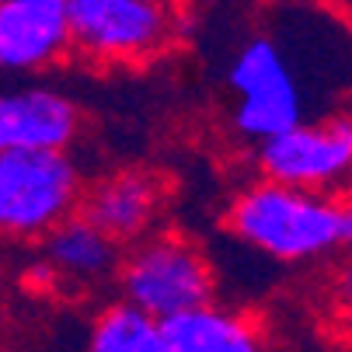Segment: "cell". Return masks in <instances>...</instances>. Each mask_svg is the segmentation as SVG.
<instances>
[{
	"label": "cell",
	"mask_w": 352,
	"mask_h": 352,
	"mask_svg": "<svg viewBox=\"0 0 352 352\" xmlns=\"http://www.w3.org/2000/svg\"><path fill=\"white\" fill-rule=\"evenodd\" d=\"M84 352H168L164 324L119 296L94 314Z\"/></svg>",
	"instance_id": "12"
},
{
	"label": "cell",
	"mask_w": 352,
	"mask_h": 352,
	"mask_svg": "<svg viewBox=\"0 0 352 352\" xmlns=\"http://www.w3.org/2000/svg\"><path fill=\"white\" fill-rule=\"evenodd\" d=\"M45 269L53 272V286H77L91 289L116 276L122 244L112 241L102 227H94L87 217L70 213L60 220L45 237Z\"/></svg>",
	"instance_id": "10"
},
{
	"label": "cell",
	"mask_w": 352,
	"mask_h": 352,
	"mask_svg": "<svg viewBox=\"0 0 352 352\" xmlns=\"http://www.w3.org/2000/svg\"><path fill=\"white\" fill-rule=\"evenodd\" d=\"M70 56L67 0H0V80L42 77Z\"/></svg>",
	"instance_id": "7"
},
{
	"label": "cell",
	"mask_w": 352,
	"mask_h": 352,
	"mask_svg": "<svg viewBox=\"0 0 352 352\" xmlns=\"http://www.w3.org/2000/svg\"><path fill=\"white\" fill-rule=\"evenodd\" d=\"M161 210H164V185L150 171H136V168H122L98 178L94 185H84L80 206H77L80 217H87L94 227H102L122 248L154 230Z\"/></svg>",
	"instance_id": "9"
},
{
	"label": "cell",
	"mask_w": 352,
	"mask_h": 352,
	"mask_svg": "<svg viewBox=\"0 0 352 352\" xmlns=\"http://www.w3.org/2000/svg\"><path fill=\"white\" fill-rule=\"evenodd\" d=\"M227 91L234 98L230 126L237 140L251 146L311 119L307 84L283 42L269 32H258L237 45L227 63Z\"/></svg>",
	"instance_id": "2"
},
{
	"label": "cell",
	"mask_w": 352,
	"mask_h": 352,
	"mask_svg": "<svg viewBox=\"0 0 352 352\" xmlns=\"http://www.w3.org/2000/svg\"><path fill=\"white\" fill-rule=\"evenodd\" d=\"M80 133L77 102L38 80H0V154L4 150L56 146L70 150Z\"/></svg>",
	"instance_id": "8"
},
{
	"label": "cell",
	"mask_w": 352,
	"mask_h": 352,
	"mask_svg": "<svg viewBox=\"0 0 352 352\" xmlns=\"http://www.w3.org/2000/svg\"><path fill=\"white\" fill-rule=\"evenodd\" d=\"M70 53L98 67L154 60L171 42L168 0H67Z\"/></svg>",
	"instance_id": "5"
},
{
	"label": "cell",
	"mask_w": 352,
	"mask_h": 352,
	"mask_svg": "<svg viewBox=\"0 0 352 352\" xmlns=\"http://www.w3.org/2000/svg\"><path fill=\"white\" fill-rule=\"evenodd\" d=\"M122 300L157 321L217 300L213 262L195 241L182 234H143L122 251L116 269Z\"/></svg>",
	"instance_id": "3"
},
{
	"label": "cell",
	"mask_w": 352,
	"mask_h": 352,
	"mask_svg": "<svg viewBox=\"0 0 352 352\" xmlns=\"http://www.w3.org/2000/svg\"><path fill=\"white\" fill-rule=\"evenodd\" d=\"M342 210V248L352 251V199H338Z\"/></svg>",
	"instance_id": "14"
},
{
	"label": "cell",
	"mask_w": 352,
	"mask_h": 352,
	"mask_svg": "<svg viewBox=\"0 0 352 352\" xmlns=\"http://www.w3.org/2000/svg\"><path fill=\"white\" fill-rule=\"evenodd\" d=\"M230 234L258 255L296 265L342 251V210L328 192L258 178L227 206Z\"/></svg>",
	"instance_id": "1"
},
{
	"label": "cell",
	"mask_w": 352,
	"mask_h": 352,
	"mask_svg": "<svg viewBox=\"0 0 352 352\" xmlns=\"http://www.w3.org/2000/svg\"><path fill=\"white\" fill-rule=\"evenodd\" d=\"M331 293H335V300H338V307L352 314V258L338 265V272H335V279H331Z\"/></svg>",
	"instance_id": "13"
},
{
	"label": "cell",
	"mask_w": 352,
	"mask_h": 352,
	"mask_svg": "<svg viewBox=\"0 0 352 352\" xmlns=\"http://www.w3.org/2000/svg\"><path fill=\"white\" fill-rule=\"evenodd\" d=\"M255 168L269 182L331 192L352 178V116L335 112L304 119L255 143Z\"/></svg>",
	"instance_id": "6"
},
{
	"label": "cell",
	"mask_w": 352,
	"mask_h": 352,
	"mask_svg": "<svg viewBox=\"0 0 352 352\" xmlns=\"http://www.w3.org/2000/svg\"><path fill=\"white\" fill-rule=\"evenodd\" d=\"M161 324L168 352H269L262 321L217 300L171 314Z\"/></svg>",
	"instance_id": "11"
},
{
	"label": "cell",
	"mask_w": 352,
	"mask_h": 352,
	"mask_svg": "<svg viewBox=\"0 0 352 352\" xmlns=\"http://www.w3.org/2000/svg\"><path fill=\"white\" fill-rule=\"evenodd\" d=\"M84 192L80 164L70 150L32 146L0 154V234L14 241L45 237L77 213Z\"/></svg>",
	"instance_id": "4"
}]
</instances>
